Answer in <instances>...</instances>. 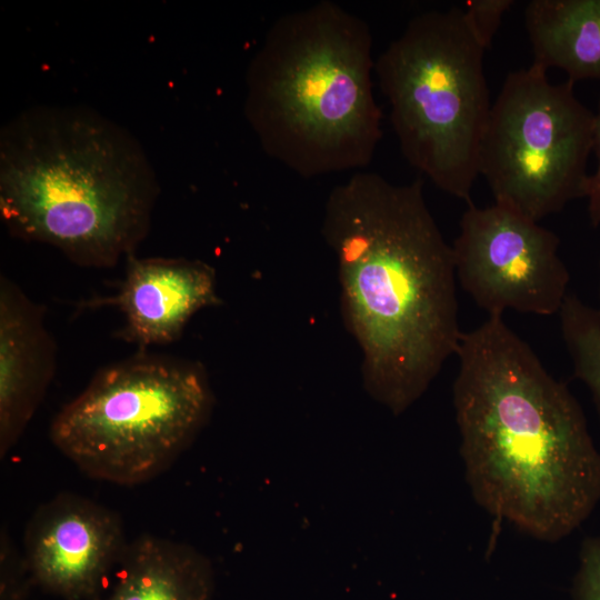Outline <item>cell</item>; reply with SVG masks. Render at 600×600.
I'll return each mask as SVG.
<instances>
[{
    "label": "cell",
    "mask_w": 600,
    "mask_h": 600,
    "mask_svg": "<svg viewBox=\"0 0 600 600\" xmlns=\"http://www.w3.org/2000/svg\"><path fill=\"white\" fill-rule=\"evenodd\" d=\"M321 233L337 258L341 316L362 353L363 387L399 416L459 349L452 246L420 178L396 184L366 171L332 188Z\"/></svg>",
    "instance_id": "cell-1"
},
{
    "label": "cell",
    "mask_w": 600,
    "mask_h": 600,
    "mask_svg": "<svg viewBox=\"0 0 600 600\" xmlns=\"http://www.w3.org/2000/svg\"><path fill=\"white\" fill-rule=\"evenodd\" d=\"M453 406L476 502L541 541L573 532L600 501V451L569 388L508 324L462 333Z\"/></svg>",
    "instance_id": "cell-2"
},
{
    "label": "cell",
    "mask_w": 600,
    "mask_h": 600,
    "mask_svg": "<svg viewBox=\"0 0 600 600\" xmlns=\"http://www.w3.org/2000/svg\"><path fill=\"white\" fill-rule=\"evenodd\" d=\"M159 194L144 149L86 106L39 104L0 131V212L22 240L110 268L147 237Z\"/></svg>",
    "instance_id": "cell-3"
},
{
    "label": "cell",
    "mask_w": 600,
    "mask_h": 600,
    "mask_svg": "<svg viewBox=\"0 0 600 600\" xmlns=\"http://www.w3.org/2000/svg\"><path fill=\"white\" fill-rule=\"evenodd\" d=\"M369 24L330 0L273 21L246 73L262 150L310 179L366 168L382 138Z\"/></svg>",
    "instance_id": "cell-4"
},
{
    "label": "cell",
    "mask_w": 600,
    "mask_h": 600,
    "mask_svg": "<svg viewBox=\"0 0 600 600\" xmlns=\"http://www.w3.org/2000/svg\"><path fill=\"white\" fill-rule=\"evenodd\" d=\"M483 52L452 7L414 16L374 62L403 157L468 204L492 106Z\"/></svg>",
    "instance_id": "cell-5"
},
{
    "label": "cell",
    "mask_w": 600,
    "mask_h": 600,
    "mask_svg": "<svg viewBox=\"0 0 600 600\" xmlns=\"http://www.w3.org/2000/svg\"><path fill=\"white\" fill-rule=\"evenodd\" d=\"M214 404L200 362L144 351L99 370L51 422L53 444L90 477L118 484L167 469Z\"/></svg>",
    "instance_id": "cell-6"
},
{
    "label": "cell",
    "mask_w": 600,
    "mask_h": 600,
    "mask_svg": "<svg viewBox=\"0 0 600 600\" xmlns=\"http://www.w3.org/2000/svg\"><path fill=\"white\" fill-rule=\"evenodd\" d=\"M573 83L550 82L534 63L506 77L478 163L496 204L539 222L586 197L594 112Z\"/></svg>",
    "instance_id": "cell-7"
},
{
    "label": "cell",
    "mask_w": 600,
    "mask_h": 600,
    "mask_svg": "<svg viewBox=\"0 0 600 600\" xmlns=\"http://www.w3.org/2000/svg\"><path fill=\"white\" fill-rule=\"evenodd\" d=\"M558 236L499 204H468L452 250L457 278L489 316L559 313L569 271Z\"/></svg>",
    "instance_id": "cell-8"
},
{
    "label": "cell",
    "mask_w": 600,
    "mask_h": 600,
    "mask_svg": "<svg viewBox=\"0 0 600 600\" xmlns=\"http://www.w3.org/2000/svg\"><path fill=\"white\" fill-rule=\"evenodd\" d=\"M127 544L116 513L62 493L32 516L23 556L32 581L47 591L66 600H96Z\"/></svg>",
    "instance_id": "cell-9"
},
{
    "label": "cell",
    "mask_w": 600,
    "mask_h": 600,
    "mask_svg": "<svg viewBox=\"0 0 600 600\" xmlns=\"http://www.w3.org/2000/svg\"><path fill=\"white\" fill-rule=\"evenodd\" d=\"M110 304L124 316L119 337L141 351L180 338L198 311L221 304L214 269L186 258H127L118 292L91 300L88 308Z\"/></svg>",
    "instance_id": "cell-10"
},
{
    "label": "cell",
    "mask_w": 600,
    "mask_h": 600,
    "mask_svg": "<svg viewBox=\"0 0 600 600\" xmlns=\"http://www.w3.org/2000/svg\"><path fill=\"white\" fill-rule=\"evenodd\" d=\"M57 346L42 308L0 279V453L17 443L53 378Z\"/></svg>",
    "instance_id": "cell-11"
},
{
    "label": "cell",
    "mask_w": 600,
    "mask_h": 600,
    "mask_svg": "<svg viewBox=\"0 0 600 600\" xmlns=\"http://www.w3.org/2000/svg\"><path fill=\"white\" fill-rule=\"evenodd\" d=\"M209 560L192 547L143 534L127 544L106 600H213Z\"/></svg>",
    "instance_id": "cell-12"
},
{
    "label": "cell",
    "mask_w": 600,
    "mask_h": 600,
    "mask_svg": "<svg viewBox=\"0 0 600 600\" xmlns=\"http://www.w3.org/2000/svg\"><path fill=\"white\" fill-rule=\"evenodd\" d=\"M524 26L534 64L568 79L600 80V0H532Z\"/></svg>",
    "instance_id": "cell-13"
},
{
    "label": "cell",
    "mask_w": 600,
    "mask_h": 600,
    "mask_svg": "<svg viewBox=\"0 0 600 600\" xmlns=\"http://www.w3.org/2000/svg\"><path fill=\"white\" fill-rule=\"evenodd\" d=\"M558 314L573 373L588 388L600 418V312L569 293Z\"/></svg>",
    "instance_id": "cell-14"
},
{
    "label": "cell",
    "mask_w": 600,
    "mask_h": 600,
    "mask_svg": "<svg viewBox=\"0 0 600 600\" xmlns=\"http://www.w3.org/2000/svg\"><path fill=\"white\" fill-rule=\"evenodd\" d=\"M1 600H27L32 581L24 556L19 552L8 530L0 533Z\"/></svg>",
    "instance_id": "cell-15"
},
{
    "label": "cell",
    "mask_w": 600,
    "mask_h": 600,
    "mask_svg": "<svg viewBox=\"0 0 600 600\" xmlns=\"http://www.w3.org/2000/svg\"><path fill=\"white\" fill-rule=\"evenodd\" d=\"M513 3V0H468L464 3L466 23L484 50L490 47L503 14Z\"/></svg>",
    "instance_id": "cell-16"
},
{
    "label": "cell",
    "mask_w": 600,
    "mask_h": 600,
    "mask_svg": "<svg viewBox=\"0 0 600 600\" xmlns=\"http://www.w3.org/2000/svg\"><path fill=\"white\" fill-rule=\"evenodd\" d=\"M572 597L573 600H600V534L582 542Z\"/></svg>",
    "instance_id": "cell-17"
},
{
    "label": "cell",
    "mask_w": 600,
    "mask_h": 600,
    "mask_svg": "<svg viewBox=\"0 0 600 600\" xmlns=\"http://www.w3.org/2000/svg\"><path fill=\"white\" fill-rule=\"evenodd\" d=\"M592 151L597 157V169L592 174H589L584 198L588 199L590 223L597 228L600 226V99L598 111L594 113Z\"/></svg>",
    "instance_id": "cell-18"
},
{
    "label": "cell",
    "mask_w": 600,
    "mask_h": 600,
    "mask_svg": "<svg viewBox=\"0 0 600 600\" xmlns=\"http://www.w3.org/2000/svg\"><path fill=\"white\" fill-rule=\"evenodd\" d=\"M599 301H600V287H599ZM598 310H599V312H600V308H599Z\"/></svg>",
    "instance_id": "cell-19"
}]
</instances>
